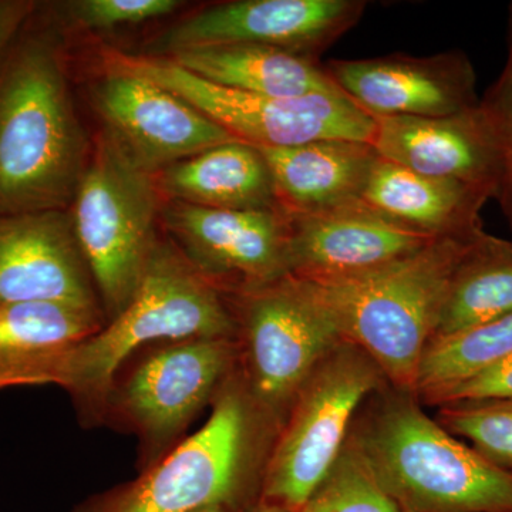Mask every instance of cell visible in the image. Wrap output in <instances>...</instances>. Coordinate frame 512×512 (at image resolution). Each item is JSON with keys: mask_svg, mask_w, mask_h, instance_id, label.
Returning <instances> with one entry per match:
<instances>
[{"mask_svg": "<svg viewBox=\"0 0 512 512\" xmlns=\"http://www.w3.org/2000/svg\"><path fill=\"white\" fill-rule=\"evenodd\" d=\"M35 15L0 60V214L69 210L89 164L59 43Z\"/></svg>", "mask_w": 512, "mask_h": 512, "instance_id": "cell-1", "label": "cell"}, {"mask_svg": "<svg viewBox=\"0 0 512 512\" xmlns=\"http://www.w3.org/2000/svg\"><path fill=\"white\" fill-rule=\"evenodd\" d=\"M348 440L400 512H512V473L448 433L412 392L384 384Z\"/></svg>", "mask_w": 512, "mask_h": 512, "instance_id": "cell-2", "label": "cell"}, {"mask_svg": "<svg viewBox=\"0 0 512 512\" xmlns=\"http://www.w3.org/2000/svg\"><path fill=\"white\" fill-rule=\"evenodd\" d=\"M484 234L441 237L409 258L353 278L298 279L343 340L365 350L387 383L414 393L451 281Z\"/></svg>", "mask_w": 512, "mask_h": 512, "instance_id": "cell-3", "label": "cell"}, {"mask_svg": "<svg viewBox=\"0 0 512 512\" xmlns=\"http://www.w3.org/2000/svg\"><path fill=\"white\" fill-rule=\"evenodd\" d=\"M276 433L256 412L238 367L212 402L210 419L128 481L87 498L72 512H194L248 508L261 493Z\"/></svg>", "mask_w": 512, "mask_h": 512, "instance_id": "cell-4", "label": "cell"}, {"mask_svg": "<svg viewBox=\"0 0 512 512\" xmlns=\"http://www.w3.org/2000/svg\"><path fill=\"white\" fill-rule=\"evenodd\" d=\"M237 338L227 293L177 248L157 242L130 305L60 360L50 384L72 396L80 417L101 424L114 379L137 350L154 342Z\"/></svg>", "mask_w": 512, "mask_h": 512, "instance_id": "cell-5", "label": "cell"}, {"mask_svg": "<svg viewBox=\"0 0 512 512\" xmlns=\"http://www.w3.org/2000/svg\"><path fill=\"white\" fill-rule=\"evenodd\" d=\"M158 184L104 133L69 212L107 322L133 301L158 239Z\"/></svg>", "mask_w": 512, "mask_h": 512, "instance_id": "cell-6", "label": "cell"}, {"mask_svg": "<svg viewBox=\"0 0 512 512\" xmlns=\"http://www.w3.org/2000/svg\"><path fill=\"white\" fill-rule=\"evenodd\" d=\"M387 384L353 343H338L299 390L269 451L259 498L298 512L338 460L363 403Z\"/></svg>", "mask_w": 512, "mask_h": 512, "instance_id": "cell-7", "label": "cell"}, {"mask_svg": "<svg viewBox=\"0 0 512 512\" xmlns=\"http://www.w3.org/2000/svg\"><path fill=\"white\" fill-rule=\"evenodd\" d=\"M228 295L239 375L256 412L278 436L299 390L342 336L295 276Z\"/></svg>", "mask_w": 512, "mask_h": 512, "instance_id": "cell-8", "label": "cell"}, {"mask_svg": "<svg viewBox=\"0 0 512 512\" xmlns=\"http://www.w3.org/2000/svg\"><path fill=\"white\" fill-rule=\"evenodd\" d=\"M237 338H194L151 350L114 379L101 423L136 434L143 470L180 441L238 367Z\"/></svg>", "mask_w": 512, "mask_h": 512, "instance_id": "cell-9", "label": "cell"}, {"mask_svg": "<svg viewBox=\"0 0 512 512\" xmlns=\"http://www.w3.org/2000/svg\"><path fill=\"white\" fill-rule=\"evenodd\" d=\"M109 64L170 90L231 136L255 147H293L323 140L372 144L375 138V119L345 94L279 99L239 92L200 79L164 57L110 53Z\"/></svg>", "mask_w": 512, "mask_h": 512, "instance_id": "cell-10", "label": "cell"}, {"mask_svg": "<svg viewBox=\"0 0 512 512\" xmlns=\"http://www.w3.org/2000/svg\"><path fill=\"white\" fill-rule=\"evenodd\" d=\"M367 3L363 0H234L217 3L183 20L153 42L154 55L190 47L261 45L319 60L350 29Z\"/></svg>", "mask_w": 512, "mask_h": 512, "instance_id": "cell-11", "label": "cell"}, {"mask_svg": "<svg viewBox=\"0 0 512 512\" xmlns=\"http://www.w3.org/2000/svg\"><path fill=\"white\" fill-rule=\"evenodd\" d=\"M164 222L184 258L225 293L291 275L288 215L282 208L214 210L173 201Z\"/></svg>", "mask_w": 512, "mask_h": 512, "instance_id": "cell-12", "label": "cell"}, {"mask_svg": "<svg viewBox=\"0 0 512 512\" xmlns=\"http://www.w3.org/2000/svg\"><path fill=\"white\" fill-rule=\"evenodd\" d=\"M106 133L150 174L237 141L177 94L147 77L111 69L93 89Z\"/></svg>", "mask_w": 512, "mask_h": 512, "instance_id": "cell-13", "label": "cell"}, {"mask_svg": "<svg viewBox=\"0 0 512 512\" xmlns=\"http://www.w3.org/2000/svg\"><path fill=\"white\" fill-rule=\"evenodd\" d=\"M323 67L340 92L373 119L451 116L480 103L473 64L460 50L335 59Z\"/></svg>", "mask_w": 512, "mask_h": 512, "instance_id": "cell-14", "label": "cell"}, {"mask_svg": "<svg viewBox=\"0 0 512 512\" xmlns=\"http://www.w3.org/2000/svg\"><path fill=\"white\" fill-rule=\"evenodd\" d=\"M286 215L289 271L305 281H339L369 274L409 258L441 238L390 220L363 202Z\"/></svg>", "mask_w": 512, "mask_h": 512, "instance_id": "cell-15", "label": "cell"}, {"mask_svg": "<svg viewBox=\"0 0 512 512\" xmlns=\"http://www.w3.org/2000/svg\"><path fill=\"white\" fill-rule=\"evenodd\" d=\"M29 301L101 308L69 210L0 214V306Z\"/></svg>", "mask_w": 512, "mask_h": 512, "instance_id": "cell-16", "label": "cell"}, {"mask_svg": "<svg viewBox=\"0 0 512 512\" xmlns=\"http://www.w3.org/2000/svg\"><path fill=\"white\" fill-rule=\"evenodd\" d=\"M375 121L372 146L380 157L427 177L483 188L497 198L503 163L480 103L451 116Z\"/></svg>", "mask_w": 512, "mask_h": 512, "instance_id": "cell-17", "label": "cell"}, {"mask_svg": "<svg viewBox=\"0 0 512 512\" xmlns=\"http://www.w3.org/2000/svg\"><path fill=\"white\" fill-rule=\"evenodd\" d=\"M106 323L103 309L79 303L0 306V390L50 384L60 360Z\"/></svg>", "mask_w": 512, "mask_h": 512, "instance_id": "cell-18", "label": "cell"}, {"mask_svg": "<svg viewBox=\"0 0 512 512\" xmlns=\"http://www.w3.org/2000/svg\"><path fill=\"white\" fill-rule=\"evenodd\" d=\"M258 148L274 178L279 207L291 214L357 204L379 157L372 144L350 140Z\"/></svg>", "mask_w": 512, "mask_h": 512, "instance_id": "cell-19", "label": "cell"}, {"mask_svg": "<svg viewBox=\"0 0 512 512\" xmlns=\"http://www.w3.org/2000/svg\"><path fill=\"white\" fill-rule=\"evenodd\" d=\"M491 198L483 188L427 177L379 156L360 202L433 237H460L483 229L481 210Z\"/></svg>", "mask_w": 512, "mask_h": 512, "instance_id": "cell-20", "label": "cell"}, {"mask_svg": "<svg viewBox=\"0 0 512 512\" xmlns=\"http://www.w3.org/2000/svg\"><path fill=\"white\" fill-rule=\"evenodd\" d=\"M164 59L217 86L259 96L343 94L319 60L276 47L245 43L190 47Z\"/></svg>", "mask_w": 512, "mask_h": 512, "instance_id": "cell-21", "label": "cell"}, {"mask_svg": "<svg viewBox=\"0 0 512 512\" xmlns=\"http://www.w3.org/2000/svg\"><path fill=\"white\" fill-rule=\"evenodd\" d=\"M158 188L173 201L214 210L279 207L274 178L258 147L231 141L165 168Z\"/></svg>", "mask_w": 512, "mask_h": 512, "instance_id": "cell-22", "label": "cell"}, {"mask_svg": "<svg viewBox=\"0 0 512 512\" xmlns=\"http://www.w3.org/2000/svg\"><path fill=\"white\" fill-rule=\"evenodd\" d=\"M512 312V242L485 234L457 269L433 339Z\"/></svg>", "mask_w": 512, "mask_h": 512, "instance_id": "cell-23", "label": "cell"}, {"mask_svg": "<svg viewBox=\"0 0 512 512\" xmlns=\"http://www.w3.org/2000/svg\"><path fill=\"white\" fill-rule=\"evenodd\" d=\"M512 353V312L483 325L431 340L421 357L414 393L431 406L441 393Z\"/></svg>", "mask_w": 512, "mask_h": 512, "instance_id": "cell-24", "label": "cell"}, {"mask_svg": "<svg viewBox=\"0 0 512 512\" xmlns=\"http://www.w3.org/2000/svg\"><path fill=\"white\" fill-rule=\"evenodd\" d=\"M298 512H400L346 441L328 476Z\"/></svg>", "mask_w": 512, "mask_h": 512, "instance_id": "cell-25", "label": "cell"}, {"mask_svg": "<svg viewBox=\"0 0 512 512\" xmlns=\"http://www.w3.org/2000/svg\"><path fill=\"white\" fill-rule=\"evenodd\" d=\"M436 420L473 444L495 466L512 473V400L454 403L437 407Z\"/></svg>", "mask_w": 512, "mask_h": 512, "instance_id": "cell-26", "label": "cell"}, {"mask_svg": "<svg viewBox=\"0 0 512 512\" xmlns=\"http://www.w3.org/2000/svg\"><path fill=\"white\" fill-rule=\"evenodd\" d=\"M480 109L500 148L503 177L495 200L512 228V5L508 26V56L500 77L480 100Z\"/></svg>", "mask_w": 512, "mask_h": 512, "instance_id": "cell-27", "label": "cell"}, {"mask_svg": "<svg viewBox=\"0 0 512 512\" xmlns=\"http://www.w3.org/2000/svg\"><path fill=\"white\" fill-rule=\"evenodd\" d=\"M180 6L177 0H76L64 3L60 9L74 25L107 30L158 19Z\"/></svg>", "mask_w": 512, "mask_h": 512, "instance_id": "cell-28", "label": "cell"}, {"mask_svg": "<svg viewBox=\"0 0 512 512\" xmlns=\"http://www.w3.org/2000/svg\"><path fill=\"white\" fill-rule=\"evenodd\" d=\"M512 400V353L478 375L441 393L431 406Z\"/></svg>", "mask_w": 512, "mask_h": 512, "instance_id": "cell-29", "label": "cell"}, {"mask_svg": "<svg viewBox=\"0 0 512 512\" xmlns=\"http://www.w3.org/2000/svg\"><path fill=\"white\" fill-rule=\"evenodd\" d=\"M39 5L33 0H0V60Z\"/></svg>", "mask_w": 512, "mask_h": 512, "instance_id": "cell-30", "label": "cell"}, {"mask_svg": "<svg viewBox=\"0 0 512 512\" xmlns=\"http://www.w3.org/2000/svg\"><path fill=\"white\" fill-rule=\"evenodd\" d=\"M244 512H293V511L286 510V508L279 507V505L266 503V501L261 500V498H258V500H256L254 504L249 505L247 510H245Z\"/></svg>", "mask_w": 512, "mask_h": 512, "instance_id": "cell-31", "label": "cell"}, {"mask_svg": "<svg viewBox=\"0 0 512 512\" xmlns=\"http://www.w3.org/2000/svg\"><path fill=\"white\" fill-rule=\"evenodd\" d=\"M241 508L227 507V505H215V507L202 508V510L194 511V512H244Z\"/></svg>", "mask_w": 512, "mask_h": 512, "instance_id": "cell-32", "label": "cell"}]
</instances>
